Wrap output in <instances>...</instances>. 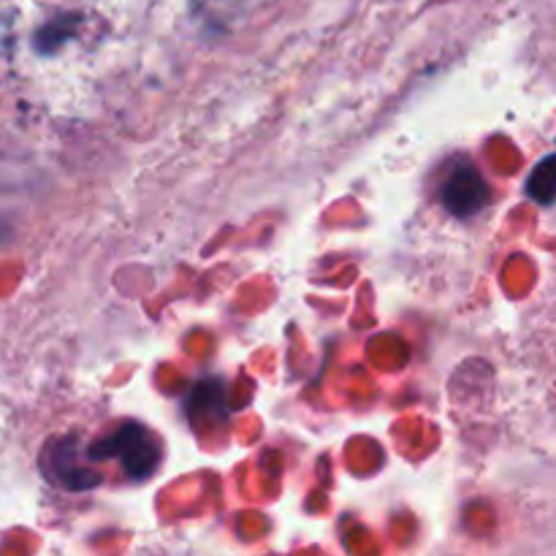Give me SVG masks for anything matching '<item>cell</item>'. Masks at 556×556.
I'll return each mask as SVG.
<instances>
[{"mask_svg": "<svg viewBox=\"0 0 556 556\" xmlns=\"http://www.w3.org/2000/svg\"><path fill=\"white\" fill-rule=\"evenodd\" d=\"M527 195L538 204L548 206L556 201V152L554 155H546L532 174L527 177Z\"/></svg>", "mask_w": 556, "mask_h": 556, "instance_id": "3", "label": "cell"}, {"mask_svg": "<svg viewBox=\"0 0 556 556\" xmlns=\"http://www.w3.org/2000/svg\"><path fill=\"white\" fill-rule=\"evenodd\" d=\"M440 199H443L445 210L454 217H472L486 206L489 201V185L476 168L459 166L448 174V179L440 188Z\"/></svg>", "mask_w": 556, "mask_h": 556, "instance_id": "2", "label": "cell"}, {"mask_svg": "<svg viewBox=\"0 0 556 556\" xmlns=\"http://www.w3.org/2000/svg\"><path fill=\"white\" fill-rule=\"evenodd\" d=\"M92 462L114 459L125 470L130 481H144L161 465V443L150 429L141 424H123L114 429L109 438L98 440L90 451H87Z\"/></svg>", "mask_w": 556, "mask_h": 556, "instance_id": "1", "label": "cell"}]
</instances>
